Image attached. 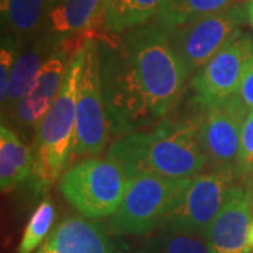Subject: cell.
<instances>
[{"label":"cell","instance_id":"cell-1","mask_svg":"<svg viewBox=\"0 0 253 253\" xmlns=\"http://www.w3.org/2000/svg\"><path fill=\"white\" fill-rule=\"evenodd\" d=\"M103 96L116 139L156 126L180 97L187 79L168 28L158 21L118 37L97 38Z\"/></svg>","mask_w":253,"mask_h":253},{"label":"cell","instance_id":"cell-2","mask_svg":"<svg viewBox=\"0 0 253 253\" xmlns=\"http://www.w3.org/2000/svg\"><path fill=\"white\" fill-rule=\"evenodd\" d=\"M107 156L118 162L129 177L158 174L173 179L194 177L208 165L200 142L197 121L166 120L117 138Z\"/></svg>","mask_w":253,"mask_h":253},{"label":"cell","instance_id":"cell-3","mask_svg":"<svg viewBox=\"0 0 253 253\" xmlns=\"http://www.w3.org/2000/svg\"><path fill=\"white\" fill-rule=\"evenodd\" d=\"M84 48V46H83ZM73 55L62 87L36 131L33 186L37 193L54 184L71 162L76 132V103L84 49Z\"/></svg>","mask_w":253,"mask_h":253},{"label":"cell","instance_id":"cell-4","mask_svg":"<svg viewBox=\"0 0 253 253\" xmlns=\"http://www.w3.org/2000/svg\"><path fill=\"white\" fill-rule=\"evenodd\" d=\"M129 180L113 158H89L69 166L59 179V190L86 218H104L116 212Z\"/></svg>","mask_w":253,"mask_h":253},{"label":"cell","instance_id":"cell-5","mask_svg":"<svg viewBox=\"0 0 253 253\" xmlns=\"http://www.w3.org/2000/svg\"><path fill=\"white\" fill-rule=\"evenodd\" d=\"M191 179L148 173L131 177L121 204L111 215V231L120 235H146L156 231Z\"/></svg>","mask_w":253,"mask_h":253},{"label":"cell","instance_id":"cell-6","mask_svg":"<svg viewBox=\"0 0 253 253\" xmlns=\"http://www.w3.org/2000/svg\"><path fill=\"white\" fill-rule=\"evenodd\" d=\"M78 103H76V132L71 165L78 159L97 158L109 142L110 124L103 96L100 48L97 38H91L84 45Z\"/></svg>","mask_w":253,"mask_h":253},{"label":"cell","instance_id":"cell-7","mask_svg":"<svg viewBox=\"0 0 253 253\" xmlns=\"http://www.w3.org/2000/svg\"><path fill=\"white\" fill-rule=\"evenodd\" d=\"M248 21L246 6L234 3L226 9L169 28V40L187 78H193Z\"/></svg>","mask_w":253,"mask_h":253},{"label":"cell","instance_id":"cell-8","mask_svg":"<svg viewBox=\"0 0 253 253\" xmlns=\"http://www.w3.org/2000/svg\"><path fill=\"white\" fill-rule=\"evenodd\" d=\"M238 173L235 169H212L194 176L177 197L162 226L177 232L206 236L235 186Z\"/></svg>","mask_w":253,"mask_h":253},{"label":"cell","instance_id":"cell-9","mask_svg":"<svg viewBox=\"0 0 253 253\" xmlns=\"http://www.w3.org/2000/svg\"><path fill=\"white\" fill-rule=\"evenodd\" d=\"M253 55V37L239 30L217 54L191 78L193 100L207 109L235 96L246 62Z\"/></svg>","mask_w":253,"mask_h":253},{"label":"cell","instance_id":"cell-10","mask_svg":"<svg viewBox=\"0 0 253 253\" xmlns=\"http://www.w3.org/2000/svg\"><path fill=\"white\" fill-rule=\"evenodd\" d=\"M248 116L238 93L221 104L203 109L196 121L200 142L212 169L238 170L241 135Z\"/></svg>","mask_w":253,"mask_h":253},{"label":"cell","instance_id":"cell-11","mask_svg":"<svg viewBox=\"0 0 253 253\" xmlns=\"http://www.w3.org/2000/svg\"><path fill=\"white\" fill-rule=\"evenodd\" d=\"M252 196L234 186L222 210L208 228L206 239L212 253H249L252 228Z\"/></svg>","mask_w":253,"mask_h":253},{"label":"cell","instance_id":"cell-12","mask_svg":"<svg viewBox=\"0 0 253 253\" xmlns=\"http://www.w3.org/2000/svg\"><path fill=\"white\" fill-rule=\"evenodd\" d=\"M38 253H114V245L100 224L72 217L55 228Z\"/></svg>","mask_w":253,"mask_h":253},{"label":"cell","instance_id":"cell-13","mask_svg":"<svg viewBox=\"0 0 253 253\" xmlns=\"http://www.w3.org/2000/svg\"><path fill=\"white\" fill-rule=\"evenodd\" d=\"M106 0H55L48 11L45 33L69 37L103 30L101 18Z\"/></svg>","mask_w":253,"mask_h":253},{"label":"cell","instance_id":"cell-14","mask_svg":"<svg viewBox=\"0 0 253 253\" xmlns=\"http://www.w3.org/2000/svg\"><path fill=\"white\" fill-rule=\"evenodd\" d=\"M58 44L59 37L46 34L41 38H37L36 42L26 49H21L11 71L7 96L1 104V118L6 116V120H10L17 103L27 94L36 75L41 69L46 58L56 49Z\"/></svg>","mask_w":253,"mask_h":253},{"label":"cell","instance_id":"cell-15","mask_svg":"<svg viewBox=\"0 0 253 253\" xmlns=\"http://www.w3.org/2000/svg\"><path fill=\"white\" fill-rule=\"evenodd\" d=\"M49 0H0L1 28L24 48L45 31Z\"/></svg>","mask_w":253,"mask_h":253},{"label":"cell","instance_id":"cell-16","mask_svg":"<svg viewBox=\"0 0 253 253\" xmlns=\"http://www.w3.org/2000/svg\"><path fill=\"white\" fill-rule=\"evenodd\" d=\"M34 156L20 136L4 123L0 126V189L9 193L27 180Z\"/></svg>","mask_w":253,"mask_h":253},{"label":"cell","instance_id":"cell-17","mask_svg":"<svg viewBox=\"0 0 253 253\" xmlns=\"http://www.w3.org/2000/svg\"><path fill=\"white\" fill-rule=\"evenodd\" d=\"M163 0H106L101 26L110 34H124L148 24L161 11Z\"/></svg>","mask_w":253,"mask_h":253},{"label":"cell","instance_id":"cell-18","mask_svg":"<svg viewBox=\"0 0 253 253\" xmlns=\"http://www.w3.org/2000/svg\"><path fill=\"white\" fill-rule=\"evenodd\" d=\"M72 56L73 55L69 54L61 44H58L56 49L42 63L24 97L30 100H45L52 103L62 87Z\"/></svg>","mask_w":253,"mask_h":253},{"label":"cell","instance_id":"cell-19","mask_svg":"<svg viewBox=\"0 0 253 253\" xmlns=\"http://www.w3.org/2000/svg\"><path fill=\"white\" fill-rule=\"evenodd\" d=\"M234 3L236 0H163L156 21L169 30L217 13Z\"/></svg>","mask_w":253,"mask_h":253},{"label":"cell","instance_id":"cell-20","mask_svg":"<svg viewBox=\"0 0 253 253\" xmlns=\"http://www.w3.org/2000/svg\"><path fill=\"white\" fill-rule=\"evenodd\" d=\"M139 253H212L206 236L172 231L166 226L156 229L145 241Z\"/></svg>","mask_w":253,"mask_h":253},{"label":"cell","instance_id":"cell-21","mask_svg":"<svg viewBox=\"0 0 253 253\" xmlns=\"http://www.w3.org/2000/svg\"><path fill=\"white\" fill-rule=\"evenodd\" d=\"M55 210L49 200H44L31 214L18 246V253H33L44 241L54 224Z\"/></svg>","mask_w":253,"mask_h":253},{"label":"cell","instance_id":"cell-22","mask_svg":"<svg viewBox=\"0 0 253 253\" xmlns=\"http://www.w3.org/2000/svg\"><path fill=\"white\" fill-rule=\"evenodd\" d=\"M51 104H52L51 101H45V100H30L27 97H23L17 103L10 120H13L18 129L24 132H28L33 128H36L37 131Z\"/></svg>","mask_w":253,"mask_h":253},{"label":"cell","instance_id":"cell-23","mask_svg":"<svg viewBox=\"0 0 253 253\" xmlns=\"http://www.w3.org/2000/svg\"><path fill=\"white\" fill-rule=\"evenodd\" d=\"M238 172H253V111H249L242 128L238 156Z\"/></svg>","mask_w":253,"mask_h":253},{"label":"cell","instance_id":"cell-24","mask_svg":"<svg viewBox=\"0 0 253 253\" xmlns=\"http://www.w3.org/2000/svg\"><path fill=\"white\" fill-rule=\"evenodd\" d=\"M238 96L244 103L246 111H253V55L245 65L242 81L238 89Z\"/></svg>","mask_w":253,"mask_h":253},{"label":"cell","instance_id":"cell-25","mask_svg":"<svg viewBox=\"0 0 253 253\" xmlns=\"http://www.w3.org/2000/svg\"><path fill=\"white\" fill-rule=\"evenodd\" d=\"M245 6H246V16H248V21H249V24L253 27V0H248V1L245 3Z\"/></svg>","mask_w":253,"mask_h":253},{"label":"cell","instance_id":"cell-26","mask_svg":"<svg viewBox=\"0 0 253 253\" xmlns=\"http://www.w3.org/2000/svg\"><path fill=\"white\" fill-rule=\"evenodd\" d=\"M251 245H252V249H253V214H252V228H251Z\"/></svg>","mask_w":253,"mask_h":253},{"label":"cell","instance_id":"cell-27","mask_svg":"<svg viewBox=\"0 0 253 253\" xmlns=\"http://www.w3.org/2000/svg\"><path fill=\"white\" fill-rule=\"evenodd\" d=\"M54 1H55V0H49V4H52ZM49 7H51V6H49Z\"/></svg>","mask_w":253,"mask_h":253}]
</instances>
